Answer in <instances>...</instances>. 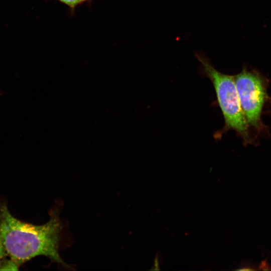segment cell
Returning <instances> with one entry per match:
<instances>
[{
	"mask_svg": "<svg viewBox=\"0 0 271 271\" xmlns=\"http://www.w3.org/2000/svg\"><path fill=\"white\" fill-rule=\"evenodd\" d=\"M59 212L57 208L52 209L47 222L35 225L14 217L7 204L0 202V241L9 258L20 266L36 256L43 255L72 269L59 253L62 230Z\"/></svg>",
	"mask_w": 271,
	"mask_h": 271,
	"instance_id": "6da1fadb",
	"label": "cell"
},
{
	"mask_svg": "<svg viewBox=\"0 0 271 271\" xmlns=\"http://www.w3.org/2000/svg\"><path fill=\"white\" fill-rule=\"evenodd\" d=\"M195 56L204 74L214 86L218 103L224 116L225 127L235 130L245 143H249L251 140L248 132V124L241 106L234 76L225 74L217 70L204 53L197 52Z\"/></svg>",
	"mask_w": 271,
	"mask_h": 271,
	"instance_id": "7a4b0ae2",
	"label": "cell"
},
{
	"mask_svg": "<svg viewBox=\"0 0 271 271\" xmlns=\"http://www.w3.org/2000/svg\"><path fill=\"white\" fill-rule=\"evenodd\" d=\"M241 106L247 122L261 127V114L267 94L263 78L257 72L244 68L234 76Z\"/></svg>",
	"mask_w": 271,
	"mask_h": 271,
	"instance_id": "3957f363",
	"label": "cell"
},
{
	"mask_svg": "<svg viewBox=\"0 0 271 271\" xmlns=\"http://www.w3.org/2000/svg\"><path fill=\"white\" fill-rule=\"evenodd\" d=\"M60 2L65 4L72 10L81 4L82 2L81 0H57Z\"/></svg>",
	"mask_w": 271,
	"mask_h": 271,
	"instance_id": "277c9868",
	"label": "cell"
},
{
	"mask_svg": "<svg viewBox=\"0 0 271 271\" xmlns=\"http://www.w3.org/2000/svg\"><path fill=\"white\" fill-rule=\"evenodd\" d=\"M7 257H8L0 241V266L2 264V263L7 259Z\"/></svg>",
	"mask_w": 271,
	"mask_h": 271,
	"instance_id": "5b68a950",
	"label": "cell"
},
{
	"mask_svg": "<svg viewBox=\"0 0 271 271\" xmlns=\"http://www.w3.org/2000/svg\"><path fill=\"white\" fill-rule=\"evenodd\" d=\"M237 270H255L252 267L246 263H242L239 266L238 268L236 269Z\"/></svg>",
	"mask_w": 271,
	"mask_h": 271,
	"instance_id": "8992f818",
	"label": "cell"
},
{
	"mask_svg": "<svg viewBox=\"0 0 271 271\" xmlns=\"http://www.w3.org/2000/svg\"><path fill=\"white\" fill-rule=\"evenodd\" d=\"M259 268L262 270H270L269 268V265L266 262V261H263L260 264Z\"/></svg>",
	"mask_w": 271,
	"mask_h": 271,
	"instance_id": "52a82bcc",
	"label": "cell"
},
{
	"mask_svg": "<svg viewBox=\"0 0 271 271\" xmlns=\"http://www.w3.org/2000/svg\"><path fill=\"white\" fill-rule=\"evenodd\" d=\"M156 258L155 259V266L156 267H159V259H158V256H156Z\"/></svg>",
	"mask_w": 271,
	"mask_h": 271,
	"instance_id": "ba28073f",
	"label": "cell"
},
{
	"mask_svg": "<svg viewBox=\"0 0 271 271\" xmlns=\"http://www.w3.org/2000/svg\"><path fill=\"white\" fill-rule=\"evenodd\" d=\"M81 1H82V3H83V2H87V1H89V0H81Z\"/></svg>",
	"mask_w": 271,
	"mask_h": 271,
	"instance_id": "9c48e42d",
	"label": "cell"
},
{
	"mask_svg": "<svg viewBox=\"0 0 271 271\" xmlns=\"http://www.w3.org/2000/svg\"><path fill=\"white\" fill-rule=\"evenodd\" d=\"M0 94H1V92H0Z\"/></svg>",
	"mask_w": 271,
	"mask_h": 271,
	"instance_id": "30bf717a",
	"label": "cell"
}]
</instances>
